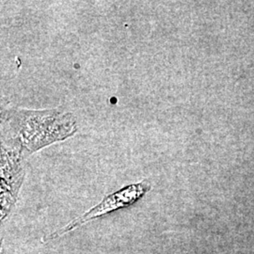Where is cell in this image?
Returning <instances> with one entry per match:
<instances>
[{
	"label": "cell",
	"mask_w": 254,
	"mask_h": 254,
	"mask_svg": "<svg viewBox=\"0 0 254 254\" xmlns=\"http://www.w3.org/2000/svg\"><path fill=\"white\" fill-rule=\"evenodd\" d=\"M76 132V119L64 109L12 107L1 110V144L17 149L26 159Z\"/></svg>",
	"instance_id": "cell-1"
},
{
	"label": "cell",
	"mask_w": 254,
	"mask_h": 254,
	"mask_svg": "<svg viewBox=\"0 0 254 254\" xmlns=\"http://www.w3.org/2000/svg\"><path fill=\"white\" fill-rule=\"evenodd\" d=\"M26 158L17 149L1 144V206L2 216L15 202L25 176Z\"/></svg>",
	"instance_id": "cell-3"
},
{
	"label": "cell",
	"mask_w": 254,
	"mask_h": 254,
	"mask_svg": "<svg viewBox=\"0 0 254 254\" xmlns=\"http://www.w3.org/2000/svg\"><path fill=\"white\" fill-rule=\"evenodd\" d=\"M150 189L151 185L147 180L128 185L127 187L121 189L120 190L109 194V196L104 198L98 204L82 214L78 218H74L65 227L56 231L48 236H46L44 238V241L56 239L60 236L66 235L69 232H72L74 229L80 227L83 224L95 218H100L104 215H107L119 209L130 206L137 200H140L146 193L150 190Z\"/></svg>",
	"instance_id": "cell-2"
}]
</instances>
